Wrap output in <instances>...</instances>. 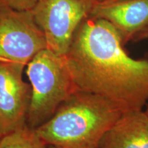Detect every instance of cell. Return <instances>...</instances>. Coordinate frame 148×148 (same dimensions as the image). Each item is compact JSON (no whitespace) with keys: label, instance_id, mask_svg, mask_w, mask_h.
Instances as JSON below:
<instances>
[{"label":"cell","instance_id":"6","mask_svg":"<svg viewBox=\"0 0 148 148\" xmlns=\"http://www.w3.org/2000/svg\"><path fill=\"white\" fill-rule=\"evenodd\" d=\"M24 68L0 61V126L3 135L27 125L31 87L23 79Z\"/></svg>","mask_w":148,"mask_h":148},{"label":"cell","instance_id":"2","mask_svg":"<svg viewBox=\"0 0 148 148\" xmlns=\"http://www.w3.org/2000/svg\"><path fill=\"white\" fill-rule=\"evenodd\" d=\"M123 111L91 92L75 90L45 123L35 129L48 145L58 148H98Z\"/></svg>","mask_w":148,"mask_h":148},{"label":"cell","instance_id":"13","mask_svg":"<svg viewBox=\"0 0 148 148\" xmlns=\"http://www.w3.org/2000/svg\"><path fill=\"white\" fill-rule=\"evenodd\" d=\"M146 108H145V112L147 114V116H148V102L147 103V104H146Z\"/></svg>","mask_w":148,"mask_h":148},{"label":"cell","instance_id":"9","mask_svg":"<svg viewBox=\"0 0 148 148\" xmlns=\"http://www.w3.org/2000/svg\"><path fill=\"white\" fill-rule=\"evenodd\" d=\"M48 145L35 129L29 126L5 134L0 139V148H47Z\"/></svg>","mask_w":148,"mask_h":148},{"label":"cell","instance_id":"12","mask_svg":"<svg viewBox=\"0 0 148 148\" xmlns=\"http://www.w3.org/2000/svg\"><path fill=\"white\" fill-rule=\"evenodd\" d=\"M118 1V0H102V2H112V1Z\"/></svg>","mask_w":148,"mask_h":148},{"label":"cell","instance_id":"1","mask_svg":"<svg viewBox=\"0 0 148 148\" xmlns=\"http://www.w3.org/2000/svg\"><path fill=\"white\" fill-rule=\"evenodd\" d=\"M123 45L110 22L88 16L64 58L76 90L101 96L124 112L143 110L148 102V60L132 58Z\"/></svg>","mask_w":148,"mask_h":148},{"label":"cell","instance_id":"11","mask_svg":"<svg viewBox=\"0 0 148 148\" xmlns=\"http://www.w3.org/2000/svg\"><path fill=\"white\" fill-rule=\"evenodd\" d=\"M146 39H148V27L140 31L133 38V40H135V41H139V40Z\"/></svg>","mask_w":148,"mask_h":148},{"label":"cell","instance_id":"8","mask_svg":"<svg viewBox=\"0 0 148 148\" xmlns=\"http://www.w3.org/2000/svg\"><path fill=\"white\" fill-rule=\"evenodd\" d=\"M98 148H148V116L145 111L123 112L105 133Z\"/></svg>","mask_w":148,"mask_h":148},{"label":"cell","instance_id":"10","mask_svg":"<svg viewBox=\"0 0 148 148\" xmlns=\"http://www.w3.org/2000/svg\"><path fill=\"white\" fill-rule=\"evenodd\" d=\"M38 0H0V3L12 10L23 12H32Z\"/></svg>","mask_w":148,"mask_h":148},{"label":"cell","instance_id":"4","mask_svg":"<svg viewBox=\"0 0 148 148\" xmlns=\"http://www.w3.org/2000/svg\"><path fill=\"white\" fill-rule=\"evenodd\" d=\"M97 0H38L32 11L45 35L47 48L60 56L67 53L82 21L90 16Z\"/></svg>","mask_w":148,"mask_h":148},{"label":"cell","instance_id":"3","mask_svg":"<svg viewBox=\"0 0 148 148\" xmlns=\"http://www.w3.org/2000/svg\"><path fill=\"white\" fill-rule=\"evenodd\" d=\"M31 87L27 125L36 129L45 123L75 88L64 56L46 48L26 66Z\"/></svg>","mask_w":148,"mask_h":148},{"label":"cell","instance_id":"14","mask_svg":"<svg viewBox=\"0 0 148 148\" xmlns=\"http://www.w3.org/2000/svg\"><path fill=\"white\" fill-rule=\"evenodd\" d=\"M3 136V134L2 132V130H1V126H0V139H1V137Z\"/></svg>","mask_w":148,"mask_h":148},{"label":"cell","instance_id":"15","mask_svg":"<svg viewBox=\"0 0 148 148\" xmlns=\"http://www.w3.org/2000/svg\"><path fill=\"white\" fill-rule=\"evenodd\" d=\"M47 148H58V147H54V146H53V145H48Z\"/></svg>","mask_w":148,"mask_h":148},{"label":"cell","instance_id":"5","mask_svg":"<svg viewBox=\"0 0 148 148\" xmlns=\"http://www.w3.org/2000/svg\"><path fill=\"white\" fill-rule=\"evenodd\" d=\"M47 48L45 35L32 12L12 10L0 3V61L26 66Z\"/></svg>","mask_w":148,"mask_h":148},{"label":"cell","instance_id":"7","mask_svg":"<svg viewBox=\"0 0 148 148\" xmlns=\"http://www.w3.org/2000/svg\"><path fill=\"white\" fill-rule=\"evenodd\" d=\"M89 16L110 22L121 34L125 44L148 27V0L97 1Z\"/></svg>","mask_w":148,"mask_h":148},{"label":"cell","instance_id":"16","mask_svg":"<svg viewBox=\"0 0 148 148\" xmlns=\"http://www.w3.org/2000/svg\"><path fill=\"white\" fill-rule=\"evenodd\" d=\"M97 1H102V0H97Z\"/></svg>","mask_w":148,"mask_h":148}]
</instances>
